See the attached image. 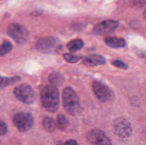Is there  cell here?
<instances>
[{"instance_id":"obj_1","label":"cell","mask_w":146,"mask_h":145,"mask_svg":"<svg viewBox=\"0 0 146 145\" xmlns=\"http://www.w3.org/2000/svg\"><path fill=\"white\" fill-rule=\"evenodd\" d=\"M42 106L50 112H55L59 107V92L56 87L52 85H46L41 91Z\"/></svg>"},{"instance_id":"obj_2","label":"cell","mask_w":146,"mask_h":145,"mask_svg":"<svg viewBox=\"0 0 146 145\" xmlns=\"http://www.w3.org/2000/svg\"><path fill=\"white\" fill-rule=\"evenodd\" d=\"M62 102L64 109L68 114L76 115L79 113L81 104L78 95L73 88H66L63 91Z\"/></svg>"},{"instance_id":"obj_3","label":"cell","mask_w":146,"mask_h":145,"mask_svg":"<svg viewBox=\"0 0 146 145\" xmlns=\"http://www.w3.org/2000/svg\"><path fill=\"white\" fill-rule=\"evenodd\" d=\"M36 49L39 52L46 54L58 53L63 48L62 43L54 37H43L36 43Z\"/></svg>"},{"instance_id":"obj_4","label":"cell","mask_w":146,"mask_h":145,"mask_svg":"<svg viewBox=\"0 0 146 145\" xmlns=\"http://www.w3.org/2000/svg\"><path fill=\"white\" fill-rule=\"evenodd\" d=\"M8 35L18 44L22 45L27 42L29 37V33L28 30L19 24H11L7 28Z\"/></svg>"},{"instance_id":"obj_5","label":"cell","mask_w":146,"mask_h":145,"mask_svg":"<svg viewBox=\"0 0 146 145\" xmlns=\"http://www.w3.org/2000/svg\"><path fill=\"white\" fill-rule=\"evenodd\" d=\"M14 93L19 100L28 105L34 103L36 98L34 89L28 84H21L16 87Z\"/></svg>"},{"instance_id":"obj_6","label":"cell","mask_w":146,"mask_h":145,"mask_svg":"<svg viewBox=\"0 0 146 145\" xmlns=\"http://www.w3.org/2000/svg\"><path fill=\"white\" fill-rule=\"evenodd\" d=\"M13 122L19 132H26L33 127L34 117L29 112H19L13 117Z\"/></svg>"},{"instance_id":"obj_7","label":"cell","mask_w":146,"mask_h":145,"mask_svg":"<svg viewBox=\"0 0 146 145\" xmlns=\"http://www.w3.org/2000/svg\"><path fill=\"white\" fill-rule=\"evenodd\" d=\"M93 90L98 99L101 102H108L112 100L114 93L112 90L104 82L99 80H94L92 85Z\"/></svg>"},{"instance_id":"obj_8","label":"cell","mask_w":146,"mask_h":145,"mask_svg":"<svg viewBox=\"0 0 146 145\" xmlns=\"http://www.w3.org/2000/svg\"><path fill=\"white\" fill-rule=\"evenodd\" d=\"M113 126L114 133L118 137L125 139L132 135L133 128L131 124L125 118L118 117L115 119Z\"/></svg>"},{"instance_id":"obj_9","label":"cell","mask_w":146,"mask_h":145,"mask_svg":"<svg viewBox=\"0 0 146 145\" xmlns=\"http://www.w3.org/2000/svg\"><path fill=\"white\" fill-rule=\"evenodd\" d=\"M86 140L89 145H112L110 138L103 130L93 129L86 134Z\"/></svg>"},{"instance_id":"obj_10","label":"cell","mask_w":146,"mask_h":145,"mask_svg":"<svg viewBox=\"0 0 146 145\" xmlns=\"http://www.w3.org/2000/svg\"><path fill=\"white\" fill-rule=\"evenodd\" d=\"M119 26V22L115 20H106L97 24L94 32L98 35H106L115 31Z\"/></svg>"},{"instance_id":"obj_11","label":"cell","mask_w":146,"mask_h":145,"mask_svg":"<svg viewBox=\"0 0 146 145\" xmlns=\"http://www.w3.org/2000/svg\"><path fill=\"white\" fill-rule=\"evenodd\" d=\"M83 63L87 66H97L100 65H104L106 63V59L104 56L98 54H91L83 59Z\"/></svg>"},{"instance_id":"obj_12","label":"cell","mask_w":146,"mask_h":145,"mask_svg":"<svg viewBox=\"0 0 146 145\" xmlns=\"http://www.w3.org/2000/svg\"><path fill=\"white\" fill-rule=\"evenodd\" d=\"M105 43L107 45L111 48H123L126 45V41L121 37L108 36L105 38Z\"/></svg>"},{"instance_id":"obj_13","label":"cell","mask_w":146,"mask_h":145,"mask_svg":"<svg viewBox=\"0 0 146 145\" xmlns=\"http://www.w3.org/2000/svg\"><path fill=\"white\" fill-rule=\"evenodd\" d=\"M21 80V77L14 76V77H2L0 76V89L6 88L12 84L17 83Z\"/></svg>"},{"instance_id":"obj_14","label":"cell","mask_w":146,"mask_h":145,"mask_svg":"<svg viewBox=\"0 0 146 145\" xmlns=\"http://www.w3.org/2000/svg\"><path fill=\"white\" fill-rule=\"evenodd\" d=\"M67 48L71 52H76L82 49L84 46V41L81 38H76L67 44Z\"/></svg>"},{"instance_id":"obj_15","label":"cell","mask_w":146,"mask_h":145,"mask_svg":"<svg viewBox=\"0 0 146 145\" xmlns=\"http://www.w3.org/2000/svg\"><path fill=\"white\" fill-rule=\"evenodd\" d=\"M48 81L54 86H60L64 81V77L58 72H54L48 76Z\"/></svg>"},{"instance_id":"obj_16","label":"cell","mask_w":146,"mask_h":145,"mask_svg":"<svg viewBox=\"0 0 146 145\" xmlns=\"http://www.w3.org/2000/svg\"><path fill=\"white\" fill-rule=\"evenodd\" d=\"M56 125L59 130L65 131L69 125V120L66 117V116L63 114H59L57 116Z\"/></svg>"},{"instance_id":"obj_17","label":"cell","mask_w":146,"mask_h":145,"mask_svg":"<svg viewBox=\"0 0 146 145\" xmlns=\"http://www.w3.org/2000/svg\"><path fill=\"white\" fill-rule=\"evenodd\" d=\"M42 125L44 129L47 132H52L56 129V122L50 117H45L42 120Z\"/></svg>"},{"instance_id":"obj_18","label":"cell","mask_w":146,"mask_h":145,"mask_svg":"<svg viewBox=\"0 0 146 145\" xmlns=\"http://www.w3.org/2000/svg\"><path fill=\"white\" fill-rule=\"evenodd\" d=\"M12 44L9 41H5L0 45V56L7 55L12 49Z\"/></svg>"},{"instance_id":"obj_19","label":"cell","mask_w":146,"mask_h":145,"mask_svg":"<svg viewBox=\"0 0 146 145\" xmlns=\"http://www.w3.org/2000/svg\"><path fill=\"white\" fill-rule=\"evenodd\" d=\"M63 57L66 61L70 63H76L81 58V57L78 56V55H74L71 53H64L63 55Z\"/></svg>"},{"instance_id":"obj_20","label":"cell","mask_w":146,"mask_h":145,"mask_svg":"<svg viewBox=\"0 0 146 145\" xmlns=\"http://www.w3.org/2000/svg\"><path fill=\"white\" fill-rule=\"evenodd\" d=\"M112 64L114 66L117 67L118 68H121V69H128V65H127L125 63H124L123 61H121V60H115L112 62Z\"/></svg>"},{"instance_id":"obj_21","label":"cell","mask_w":146,"mask_h":145,"mask_svg":"<svg viewBox=\"0 0 146 145\" xmlns=\"http://www.w3.org/2000/svg\"><path fill=\"white\" fill-rule=\"evenodd\" d=\"M8 128H7V125L6 123L3 121L0 120V136H3L7 134Z\"/></svg>"},{"instance_id":"obj_22","label":"cell","mask_w":146,"mask_h":145,"mask_svg":"<svg viewBox=\"0 0 146 145\" xmlns=\"http://www.w3.org/2000/svg\"><path fill=\"white\" fill-rule=\"evenodd\" d=\"M57 145H79L78 142L74 139H68L63 143H59Z\"/></svg>"},{"instance_id":"obj_23","label":"cell","mask_w":146,"mask_h":145,"mask_svg":"<svg viewBox=\"0 0 146 145\" xmlns=\"http://www.w3.org/2000/svg\"><path fill=\"white\" fill-rule=\"evenodd\" d=\"M143 16H144V18L146 19V9L144 11V12H143Z\"/></svg>"}]
</instances>
